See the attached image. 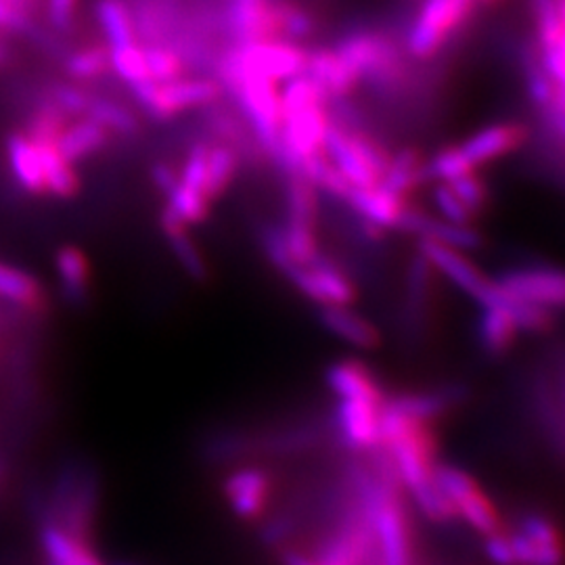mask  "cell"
I'll list each match as a JSON object with an SVG mask.
<instances>
[{
  "label": "cell",
  "instance_id": "cell-1",
  "mask_svg": "<svg viewBox=\"0 0 565 565\" xmlns=\"http://www.w3.org/2000/svg\"><path fill=\"white\" fill-rule=\"evenodd\" d=\"M324 156L352 186L380 184L392 153L384 142L361 128L331 121L324 137Z\"/></svg>",
  "mask_w": 565,
  "mask_h": 565
},
{
  "label": "cell",
  "instance_id": "cell-2",
  "mask_svg": "<svg viewBox=\"0 0 565 565\" xmlns=\"http://www.w3.org/2000/svg\"><path fill=\"white\" fill-rule=\"evenodd\" d=\"M142 111L156 121H170L198 107H214L223 99V84L212 78H179L172 82H137L128 86Z\"/></svg>",
  "mask_w": 565,
  "mask_h": 565
},
{
  "label": "cell",
  "instance_id": "cell-3",
  "mask_svg": "<svg viewBox=\"0 0 565 565\" xmlns=\"http://www.w3.org/2000/svg\"><path fill=\"white\" fill-rule=\"evenodd\" d=\"M417 252L431 264L434 273H440L471 302L480 303V308L497 306L505 298V291L499 287L497 279H490L463 249L419 237Z\"/></svg>",
  "mask_w": 565,
  "mask_h": 565
},
{
  "label": "cell",
  "instance_id": "cell-4",
  "mask_svg": "<svg viewBox=\"0 0 565 565\" xmlns=\"http://www.w3.org/2000/svg\"><path fill=\"white\" fill-rule=\"evenodd\" d=\"M434 480L457 509V515L476 532L490 536L501 530L497 507L465 469L457 465L436 463Z\"/></svg>",
  "mask_w": 565,
  "mask_h": 565
},
{
  "label": "cell",
  "instance_id": "cell-5",
  "mask_svg": "<svg viewBox=\"0 0 565 565\" xmlns=\"http://www.w3.org/2000/svg\"><path fill=\"white\" fill-rule=\"evenodd\" d=\"M282 277H287L306 300L317 303L319 308L354 306L359 300V285L340 264L324 256L302 266H294Z\"/></svg>",
  "mask_w": 565,
  "mask_h": 565
},
{
  "label": "cell",
  "instance_id": "cell-6",
  "mask_svg": "<svg viewBox=\"0 0 565 565\" xmlns=\"http://www.w3.org/2000/svg\"><path fill=\"white\" fill-rule=\"evenodd\" d=\"M509 541L515 565H565L564 532L545 513H525Z\"/></svg>",
  "mask_w": 565,
  "mask_h": 565
},
{
  "label": "cell",
  "instance_id": "cell-7",
  "mask_svg": "<svg viewBox=\"0 0 565 565\" xmlns=\"http://www.w3.org/2000/svg\"><path fill=\"white\" fill-rule=\"evenodd\" d=\"M243 67L275 82H287L306 74L308 46L285 41L243 42L233 46Z\"/></svg>",
  "mask_w": 565,
  "mask_h": 565
},
{
  "label": "cell",
  "instance_id": "cell-8",
  "mask_svg": "<svg viewBox=\"0 0 565 565\" xmlns=\"http://www.w3.org/2000/svg\"><path fill=\"white\" fill-rule=\"evenodd\" d=\"M507 296L539 303L546 310H565V268L559 266H522L497 277Z\"/></svg>",
  "mask_w": 565,
  "mask_h": 565
},
{
  "label": "cell",
  "instance_id": "cell-9",
  "mask_svg": "<svg viewBox=\"0 0 565 565\" xmlns=\"http://www.w3.org/2000/svg\"><path fill=\"white\" fill-rule=\"evenodd\" d=\"M527 139L530 130L522 121H497L471 132L463 142H459V147L467 160L480 170L520 151Z\"/></svg>",
  "mask_w": 565,
  "mask_h": 565
},
{
  "label": "cell",
  "instance_id": "cell-10",
  "mask_svg": "<svg viewBox=\"0 0 565 565\" xmlns=\"http://www.w3.org/2000/svg\"><path fill=\"white\" fill-rule=\"evenodd\" d=\"M342 203L356 214V218L375 224L382 231H403L404 221L413 207L411 200L387 191L384 184L352 186Z\"/></svg>",
  "mask_w": 565,
  "mask_h": 565
},
{
  "label": "cell",
  "instance_id": "cell-11",
  "mask_svg": "<svg viewBox=\"0 0 565 565\" xmlns=\"http://www.w3.org/2000/svg\"><path fill=\"white\" fill-rule=\"evenodd\" d=\"M335 425L343 445L352 450H377L382 440V404L340 401Z\"/></svg>",
  "mask_w": 565,
  "mask_h": 565
},
{
  "label": "cell",
  "instance_id": "cell-12",
  "mask_svg": "<svg viewBox=\"0 0 565 565\" xmlns=\"http://www.w3.org/2000/svg\"><path fill=\"white\" fill-rule=\"evenodd\" d=\"M273 494V478L260 467H243L224 482L226 503L242 520L254 522L264 513Z\"/></svg>",
  "mask_w": 565,
  "mask_h": 565
},
{
  "label": "cell",
  "instance_id": "cell-13",
  "mask_svg": "<svg viewBox=\"0 0 565 565\" xmlns=\"http://www.w3.org/2000/svg\"><path fill=\"white\" fill-rule=\"evenodd\" d=\"M324 382L340 401L384 404V385L373 369L356 359L335 361L324 369Z\"/></svg>",
  "mask_w": 565,
  "mask_h": 565
},
{
  "label": "cell",
  "instance_id": "cell-14",
  "mask_svg": "<svg viewBox=\"0 0 565 565\" xmlns=\"http://www.w3.org/2000/svg\"><path fill=\"white\" fill-rule=\"evenodd\" d=\"M319 323L324 331L354 350H377L382 345V333L363 312L352 306H329L319 310Z\"/></svg>",
  "mask_w": 565,
  "mask_h": 565
},
{
  "label": "cell",
  "instance_id": "cell-15",
  "mask_svg": "<svg viewBox=\"0 0 565 565\" xmlns=\"http://www.w3.org/2000/svg\"><path fill=\"white\" fill-rule=\"evenodd\" d=\"M109 141H111V135L103 128L102 124L82 116L81 120L70 121L63 128L57 139V149L67 162L76 166L103 153Z\"/></svg>",
  "mask_w": 565,
  "mask_h": 565
},
{
  "label": "cell",
  "instance_id": "cell-16",
  "mask_svg": "<svg viewBox=\"0 0 565 565\" xmlns=\"http://www.w3.org/2000/svg\"><path fill=\"white\" fill-rule=\"evenodd\" d=\"M4 156L11 168V174L21 189L30 195H44L41 156L36 145L30 141L21 130H13L4 139Z\"/></svg>",
  "mask_w": 565,
  "mask_h": 565
},
{
  "label": "cell",
  "instance_id": "cell-17",
  "mask_svg": "<svg viewBox=\"0 0 565 565\" xmlns=\"http://www.w3.org/2000/svg\"><path fill=\"white\" fill-rule=\"evenodd\" d=\"M55 270L60 279L61 291L67 302L74 306L88 300L93 282V264L88 256L76 245H63L55 254Z\"/></svg>",
  "mask_w": 565,
  "mask_h": 565
},
{
  "label": "cell",
  "instance_id": "cell-18",
  "mask_svg": "<svg viewBox=\"0 0 565 565\" xmlns=\"http://www.w3.org/2000/svg\"><path fill=\"white\" fill-rule=\"evenodd\" d=\"M160 226H162L168 247L177 256V260L184 268V273L193 281H205L207 279V264L203 260V254L195 242L189 237V226L182 223L181 218L168 205H163L162 214H160Z\"/></svg>",
  "mask_w": 565,
  "mask_h": 565
},
{
  "label": "cell",
  "instance_id": "cell-19",
  "mask_svg": "<svg viewBox=\"0 0 565 565\" xmlns=\"http://www.w3.org/2000/svg\"><path fill=\"white\" fill-rule=\"evenodd\" d=\"M522 335L520 327L511 319L503 306H484L478 324L476 338L488 356H505Z\"/></svg>",
  "mask_w": 565,
  "mask_h": 565
},
{
  "label": "cell",
  "instance_id": "cell-20",
  "mask_svg": "<svg viewBox=\"0 0 565 565\" xmlns=\"http://www.w3.org/2000/svg\"><path fill=\"white\" fill-rule=\"evenodd\" d=\"M425 158L427 156L415 147L398 149L396 153H392L380 184H384L387 191L411 200V195L427 181Z\"/></svg>",
  "mask_w": 565,
  "mask_h": 565
},
{
  "label": "cell",
  "instance_id": "cell-21",
  "mask_svg": "<svg viewBox=\"0 0 565 565\" xmlns=\"http://www.w3.org/2000/svg\"><path fill=\"white\" fill-rule=\"evenodd\" d=\"M41 156L42 179H44V195L57 200H72L81 191V177L76 166L67 162L57 149V142L36 145Z\"/></svg>",
  "mask_w": 565,
  "mask_h": 565
},
{
  "label": "cell",
  "instance_id": "cell-22",
  "mask_svg": "<svg viewBox=\"0 0 565 565\" xmlns=\"http://www.w3.org/2000/svg\"><path fill=\"white\" fill-rule=\"evenodd\" d=\"M242 168V153L226 142H212L205 166V181L203 193L210 202H218L228 186L237 179Z\"/></svg>",
  "mask_w": 565,
  "mask_h": 565
},
{
  "label": "cell",
  "instance_id": "cell-23",
  "mask_svg": "<svg viewBox=\"0 0 565 565\" xmlns=\"http://www.w3.org/2000/svg\"><path fill=\"white\" fill-rule=\"evenodd\" d=\"M385 403L411 417L434 424L438 417L445 415L448 408L461 403V390L452 387V390H429V392H404L392 398H385Z\"/></svg>",
  "mask_w": 565,
  "mask_h": 565
},
{
  "label": "cell",
  "instance_id": "cell-24",
  "mask_svg": "<svg viewBox=\"0 0 565 565\" xmlns=\"http://www.w3.org/2000/svg\"><path fill=\"white\" fill-rule=\"evenodd\" d=\"M285 221L319 226V189L298 174L287 177Z\"/></svg>",
  "mask_w": 565,
  "mask_h": 565
},
{
  "label": "cell",
  "instance_id": "cell-25",
  "mask_svg": "<svg viewBox=\"0 0 565 565\" xmlns=\"http://www.w3.org/2000/svg\"><path fill=\"white\" fill-rule=\"evenodd\" d=\"M0 300L36 310L44 303L41 282L18 266L0 263Z\"/></svg>",
  "mask_w": 565,
  "mask_h": 565
},
{
  "label": "cell",
  "instance_id": "cell-26",
  "mask_svg": "<svg viewBox=\"0 0 565 565\" xmlns=\"http://www.w3.org/2000/svg\"><path fill=\"white\" fill-rule=\"evenodd\" d=\"M84 116L102 124L109 135H118L124 139H132L141 132V121L135 116V111H130L128 107H124L118 102L105 99V97L90 95V102H88Z\"/></svg>",
  "mask_w": 565,
  "mask_h": 565
},
{
  "label": "cell",
  "instance_id": "cell-27",
  "mask_svg": "<svg viewBox=\"0 0 565 565\" xmlns=\"http://www.w3.org/2000/svg\"><path fill=\"white\" fill-rule=\"evenodd\" d=\"M72 121L70 116H65L60 107L51 99H42L34 109L28 114L23 135L34 142V145H44V142H57L63 128Z\"/></svg>",
  "mask_w": 565,
  "mask_h": 565
},
{
  "label": "cell",
  "instance_id": "cell-28",
  "mask_svg": "<svg viewBox=\"0 0 565 565\" xmlns=\"http://www.w3.org/2000/svg\"><path fill=\"white\" fill-rule=\"evenodd\" d=\"M97 20L102 23L103 34L111 49L137 42L135 25L124 0H99Z\"/></svg>",
  "mask_w": 565,
  "mask_h": 565
},
{
  "label": "cell",
  "instance_id": "cell-29",
  "mask_svg": "<svg viewBox=\"0 0 565 565\" xmlns=\"http://www.w3.org/2000/svg\"><path fill=\"white\" fill-rule=\"evenodd\" d=\"M478 170L473 163L467 160L459 142L455 145H445L440 147L434 156L425 158V174L427 181L431 182H450L463 174H469Z\"/></svg>",
  "mask_w": 565,
  "mask_h": 565
},
{
  "label": "cell",
  "instance_id": "cell-30",
  "mask_svg": "<svg viewBox=\"0 0 565 565\" xmlns=\"http://www.w3.org/2000/svg\"><path fill=\"white\" fill-rule=\"evenodd\" d=\"M109 70H111L109 46H102V44L78 49L65 60V72L74 82L99 81Z\"/></svg>",
  "mask_w": 565,
  "mask_h": 565
},
{
  "label": "cell",
  "instance_id": "cell-31",
  "mask_svg": "<svg viewBox=\"0 0 565 565\" xmlns=\"http://www.w3.org/2000/svg\"><path fill=\"white\" fill-rule=\"evenodd\" d=\"M166 205L181 218L182 223L193 226V224H203L210 218L214 203L207 202L205 195L193 189H186L179 181V184L166 195Z\"/></svg>",
  "mask_w": 565,
  "mask_h": 565
},
{
  "label": "cell",
  "instance_id": "cell-32",
  "mask_svg": "<svg viewBox=\"0 0 565 565\" xmlns=\"http://www.w3.org/2000/svg\"><path fill=\"white\" fill-rule=\"evenodd\" d=\"M142 53H145V63L151 81L172 82L184 78V61L174 49L151 44V46H145Z\"/></svg>",
  "mask_w": 565,
  "mask_h": 565
},
{
  "label": "cell",
  "instance_id": "cell-33",
  "mask_svg": "<svg viewBox=\"0 0 565 565\" xmlns=\"http://www.w3.org/2000/svg\"><path fill=\"white\" fill-rule=\"evenodd\" d=\"M431 200L438 210V218L446 223L463 224V226H476L478 214L450 189L446 182H434Z\"/></svg>",
  "mask_w": 565,
  "mask_h": 565
},
{
  "label": "cell",
  "instance_id": "cell-34",
  "mask_svg": "<svg viewBox=\"0 0 565 565\" xmlns=\"http://www.w3.org/2000/svg\"><path fill=\"white\" fill-rule=\"evenodd\" d=\"M109 61H111V72L128 86H132L137 82L149 81L145 53H142V46H139L137 42L109 49Z\"/></svg>",
  "mask_w": 565,
  "mask_h": 565
},
{
  "label": "cell",
  "instance_id": "cell-35",
  "mask_svg": "<svg viewBox=\"0 0 565 565\" xmlns=\"http://www.w3.org/2000/svg\"><path fill=\"white\" fill-rule=\"evenodd\" d=\"M450 184V189L463 200L478 216L484 212L490 203V186L484 181V177L480 174V170H473L469 174H463L455 181L446 182Z\"/></svg>",
  "mask_w": 565,
  "mask_h": 565
},
{
  "label": "cell",
  "instance_id": "cell-36",
  "mask_svg": "<svg viewBox=\"0 0 565 565\" xmlns=\"http://www.w3.org/2000/svg\"><path fill=\"white\" fill-rule=\"evenodd\" d=\"M210 145L212 142L200 141L195 142L186 158L182 163L181 172H179V181L184 184L186 189H193L198 193H203V181H205V166H207V153H210ZM207 200V198H205ZM210 202V200H207ZM212 203V202H210Z\"/></svg>",
  "mask_w": 565,
  "mask_h": 565
},
{
  "label": "cell",
  "instance_id": "cell-37",
  "mask_svg": "<svg viewBox=\"0 0 565 565\" xmlns=\"http://www.w3.org/2000/svg\"><path fill=\"white\" fill-rule=\"evenodd\" d=\"M46 99L55 103L65 116H70V118H78L81 116L82 118L86 114L90 95L81 86H76V84H55L49 90Z\"/></svg>",
  "mask_w": 565,
  "mask_h": 565
},
{
  "label": "cell",
  "instance_id": "cell-38",
  "mask_svg": "<svg viewBox=\"0 0 565 565\" xmlns=\"http://www.w3.org/2000/svg\"><path fill=\"white\" fill-rule=\"evenodd\" d=\"M260 245H263L264 256L268 263L273 264L281 275H285L294 264L289 260L285 239H282V228L277 224H264L260 228Z\"/></svg>",
  "mask_w": 565,
  "mask_h": 565
},
{
  "label": "cell",
  "instance_id": "cell-39",
  "mask_svg": "<svg viewBox=\"0 0 565 565\" xmlns=\"http://www.w3.org/2000/svg\"><path fill=\"white\" fill-rule=\"evenodd\" d=\"M486 555L490 557V562L494 565H515V555H513V546L509 541V534L501 532V530L486 536Z\"/></svg>",
  "mask_w": 565,
  "mask_h": 565
},
{
  "label": "cell",
  "instance_id": "cell-40",
  "mask_svg": "<svg viewBox=\"0 0 565 565\" xmlns=\"http://www.w3.org/2000/svg\"><path fill=\"white\" fill-rule=\"evenodd\" d=\"M78 0H49V21L60 32H67L74 25Z\"/></svg>",
  "mask_w": 565,
  "mask_h": 565
},
{
  "label": "cell",
  "instance_id": "cell-41",
  "mask_svg": "<svg viewBox=\"0 0 565 565\" xmlns=\"http://www.w3.org/2000/svg\"><path fill=\"white\" fill-rule=\"evenodd\" d=\"M151 181L156 184V189L166 198V195L179 184V172H177V168L170 166V163H153V168H151Z\"/></svg>",
  "mask_w": 565,
  "mask_h": 565
},
{
  "label": "cell",
  "instance_id": "cell-42",
  "mask_svg": "<svg viewBox=\"0 0 565 565\" xmlns=\"http://www.w3.org/2000/svg\"><path fill=\"white\" fill-rule=\"evenodd\" d=\"M282 562L285 565H321L317 559H310V557H306L302 553H285V557H282Z\"/></svg>",
  "mask_w": 565,
  "mask_h": 565
},
{
  "label": "cell",
  "instance_id": "cell-43",
  "mask_svg": "<svg viewBox=\"0 0 565 565\" xmlns=\"http://www.w3.org/2000/svg\"><path fill=\"white\" fill-rule=\"evenodd\" d=\"M7 61V49L0 44V65Z\"/></svg>",
  "mask_w": 565,
  "mask_h": 565
},
{
  "label": "cell",
  "instance_id": "cell-44",
  "mask_svg": "<svg viewBox=\"0 0 565 565\" xmlns=\"http://www.w3.org/2000/svg\"><path fill=\"white\" fill-rule=\"evenodd\" d=\"M118 565H139V564H130V562H126V564H118Z\"/></svg>",
  "mask_w": 565,
  "mask_h": 565
}]
</instances>
